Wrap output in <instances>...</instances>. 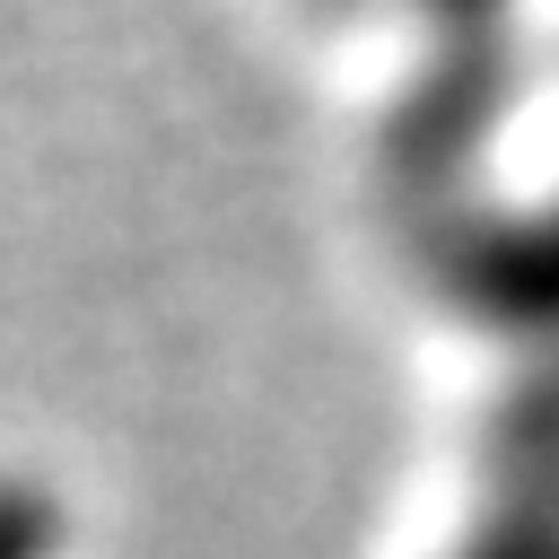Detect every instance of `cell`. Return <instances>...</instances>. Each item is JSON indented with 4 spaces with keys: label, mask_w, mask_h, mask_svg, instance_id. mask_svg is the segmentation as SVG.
<instances>
[{
    "label": "cell",
    "mask_w": 559,
    "mask_h": 559,
    "mask_svg": "<svg viewBox=\"0 0 559 559\" xmlns=\"http://www.w3.org/2000/svg\"><path fill=\"white\" fill-rule=\"evenodd\" d=\"M463 559H559V384L524 393L498 454V498Z\"/></svg>",
    "instance_id": "1"
},
{
    "label": "cell",
    "mask_w": 559,
    "mask_h": 559,
    "mask_svg": "<svg viewBox=\"0 0 559 559\" xmlns=\"http://www.w3.org/2000/svg\"><path fill=\"white\" fill-rule=\"evenodd\" d=\"M0 559H44V507L35 498H0Z\"/></svg>",
    "instance_id": "2"
}]
</instances>
